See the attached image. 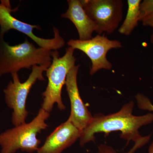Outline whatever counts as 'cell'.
<instances>
[{"label":"cell","instance_id":"cell-1","mask_svg":"<svg viewBox=\"0 0 153 153\" xmlns=\"http://www.w3.org/2000/svg\"><path fill=\"white\" fill-rule=\"evenodd\" d=\"M134 103L131 101L123 105L115 113L94 115L90 124L81 133L79 138L80 146H82L88 143L94 141L95 134L98 133L108 135L112 132L120 131L121 138L126 140L128 143L131 141L135 143L140 139L143 136L140 134L139 129L153 122V114L134 115Z\"/></svg>","mask_w":153,"mask_h":153},{"label":"cell","instance_id":"cell-2","mask_svg":"<svg viewBox=\"0 0 153 153\" xmlns=\"http://www.w3.org/2000/svg\"><path fill=\"white\" fill-rule=\"evenodd\" d=\"M0 34V76L18 73L22 68L30 69L36 65H49L52 63L53 51L36 48L27 39L18 45L11 46Z\"/></svg>","mask_w":153,"mask_h":153},{"label":"cell","instance_id":"cell-3","mask_svg":"<svg viewBox=\"0 0 153 153\" xmlns=\"http://www.w3.org/2000/svg\"><path fill=\"white\" fill-rule=\"evenodd\" d=\"M49 115V113L41 108L31 122L15 126L0 134L1 153H15L20 149L28 153L37 151L41 143L37 135L48 127L45 121Z\"/></svg>","mask_w":153,"mask_h":153},{"label":"cell","instance_id":"cell-4","mask_svg":"<svg viewBox=\"0 0 153 153\" xmlns=\"http://www.w3.org/2000/svg\"><path fill=\"white\" fill-rule=\"evenodd\" d=\"M74 51L73 48L68 47L65 55L62 57H59L57 50L52 52V63L46 71L48 84L42 94V108L48 112L52 111L55 103L60 110L66 108L62 101V90L68 72L75 66L76 58L74 55Z\"/></svg>","mask_w":153,"mask_h":153},{"label":"cell","instance_id":"cell-5","mask_svg":"<svg viewBox=\"0 0 153 153\" xmlns=\"http://www.w3.org/2000/svg\"><path fill=\"white\" fill-rule=\"evenodd\" d=\"M49 65H36L33 66L32 72L25 82L20 81L18 73L12 74L13 80L9 82L4 90L6 104L13 110L12 123L16 126L25 123L28 114L26 109V101L30 90L37 80L45 81L43 72Z\"/></svg>","mask_w":153,"mask_h":153},{"label":"cell","instance_id":"cell-6","mask_svg":"<svg viewBox=\"0 0 153 153\" xmlns=\"http://www.w3.org/2000/svg\"><path fill=\"white\" fill-rule=\"evenodd\" d=\"M86 13L95 23V32L100 35L113 33L118 27L123 16L121 0L81 1Z\"/></svg>","mask_w":153,"mask_h":153},{"label":"cell","instance_id":"cell-7","mask_svg":"<svg viewBox=\"0 0 153 153\" xmlns=\"http://www.w3.org/2000/svg\"><path fill=\"white\" fill-rule=\"evenodd\" d=\"M0 4V34L4 36L10 30H14L25 34L31 38L38 46L47 50H57L64 47L65 41L60 36L57 28H53L54 37L45 39L38 37L33 33L34 29L41 30L40 26L31 25L16 19L11 15L14 10H12L9 1H1Z\"/></svg>","mask_w":153,"mask_h":153},{"label":"cell","instance_id":"cell-8","mask_svg":"<svg viewBox=\"0 0 153 153\" xmlns=\"http://www.w3.org/2000/svg\"><path fill=\"white\" fill-rule=\"evenodd\" d=\"M67 44L69 47L78 49L84 52L91 61V75L104 69L110 70L112 68V63L107 59L106 55L109 50L122 47L120 41L110 40L104 36L98 35L89 40L71 39Z\"/></svg>","mask_w":153,"mask_h":153},{"label":"cell","instance_id":"cell-9","mask_svg":"<svg viewBox=\"0 0 153 153\" xmlns=\"http://www.w3.org/2000/svg\"><path fill=\"white\" fill-rule=\"evenodd\" d=\"M79 66H74L68 72L65 85L70 103L71 113L68 120L82 132L90 124L93 116L82 101L77 84Z\"/></svg>","mask_w":153,"mask_h":153},{"label":"cell","instance_id":"cell-10","mask_svg":"<svg viewBox=\"0 0 153 153\" xmlns=\"http://www.w3.org/2000/svg\"><path fill=\"white\" fill-rule=\"evenodd\" d=\"M82 132L68 120L58 126L47 137L37 153H61L80 138Z\"/></svg>","mask_w":153,"mask_h":153},{"label":"cell","instance_id":"cell-11","mask_svg":"<svg viewBox=\"0 0 153 153\" xmlns=\"http://www.w3.org/2000/svg\"><path fill=\"white\" fill-rule=\"evenodd\" d=\"M68 9L61 15L62 18L69 19L76 27L79 40H87L92 38L96 26L94 22L86 13L79 0H68Z\"/></svg>","mask_w":153,"mask_h":153},{"label":"cell","instance_id":"cell-12","mask_svg":"<svg viewBox=\"0 0 153 153\" xmlns=\"http://www.w3.org/2000/svg\"><path fill=\"white\" fill-rule=\"evenodd\" d=\"M140 0H128L127 13L123 24L121 26L119 32L122 35H130L137 26L140 20Z\"/></svg>","mask_w":153,"mask_h":153},{"label":"cell","instance_id":"cell-13","mask_svg":"<svg viewBox=\"0 0 153 153\" xmlns=\"http://www.w3.org/2000/svg\"><path fill=\"white\" fill-rule=\"evenodd\" d=\"M151 136L142 137L134 143V145L132 148L127 152L125 153H134L138 149H140L149 142L150 140ZM97 153H118L113 148L106 144H102L98 147Z\"/></svg>","mask_w":153,"mask_h":153},{"label":"cell","instance_id":"cell-14","mask_svg":"<svg viewBox=\"0 0 153 153\" xmlns=\"http://www.w3.org/2000/svg\"><path fill=\"white\" fill-rule=\"evenodd\" d=\"M153 14V0H144L140 5V20L144 19Z\"/></svg>","mask_w":153,"mask_h":153},{"label":"cell","instance_id":"cell-15","mask_svg":"<svg viewBox=\"0 0 153 153\" xmlns=\"http://www.w3.org/2000/svg\"><path fill=\"white\" fill-rule=\"evenodd\" d=\"M135 98L140 109L153 111V105L146 96L138 93L136 96Z\"/></svg>","mask_w":153,"mask_h":153},{"label":"cell","instance_id":"cell-16","mask_svg":"<svg viewBox=\"0 0 153 153\" xmlns=\"http://www.w3.org/2000/svg\"><path fill=\"white\" fill-rule=\"evenodd\" d=\"M143 25L145 26H149L153 28V14L144 19L142 21Z\"/></svg>","mask_w":153,"mask_h":153},{"label":"cell","instance_id":"cell-17","mask_svg":"<svg viewBox=\"0 0 153 153\" xmlns=\"http://www.w3.org/2000/svg\"><path fill=\"white\" fill-rule=\"evenodd\" d=\"M149 153H153V141L149 147Z\"/></svg>","mask_w":153,"mask_h":153},{"label":"cell","instance_id":"cell-18","mask_svg":"<svg viewBox=\"0 0 153 153\" xmlns=\"http://www.w3.org/2000/svg\"><path fill=\"white\" fill-rule=\"evenodd\" d=\"M151 42L152 43V44H153V33H152V36H151Z\"/></svg>","mask_w":153,"mask_h":153},{"label":"cell","instance_id":"cell-19","mask_svg":"<svg viewBox=\"0 0 153 153\" xmlns=\"http://www.w3.org/2000/svg\"><path fill=\"white\" fill-rule=\"evenodd\" d=\"M152 69H153V66H152Z\"/></svg>","mask_w":153,"mask_h":153}]
</instances>
